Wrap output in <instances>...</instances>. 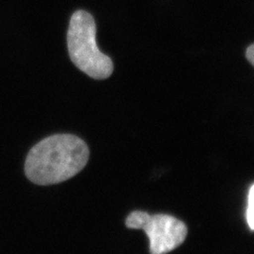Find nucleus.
Instances as JSON below:
<instances>
[{
	"label": "nucleus",
	"mask_w": 254,
	"mask_h": 254,
	"mask_svg": "<svg viewBox=\"0 0 254 254\" xmlns=\"http://www.w3.org/2000/svg\"><path fill=\"white\" fill-rule=\"evenodd\" d=\"M89 159L86 143L73 134H53L31 148L25 172L33 184H61L81 172Z\"/></svg>",
	"instance_id": "obj_1"
},
{
	"label": "nucleus",
	"mask_w": 254,
	"mask_h": 254,
	"mask_svg": "<svg viewBox=\"0 0 254 254\" xmlns=\"http://www.w3.org/2000/svg\"><path fill=\"white\" fill-rule=\"evenodd\" d=\"M97 27L92 16L86 11H76L70 19L67 45L74 65L94 79H105L114 72L110 58L102 53L95 42Z\"/></svg>",
	"instance_id": "obj_2"
},
{
	"label": "nucleus",
	"mask_w": 254,
	"mask_h": 254,
	"mask_svg": "<svg viewBox=\"0 0 254 254\" xmlns=\"http://www.w3.org/2000/svg\"><path fill=\"white\" fill-rule=\"evenodd\" d=\"M130 229H141L149 240L152 254H165L178 248L186 241L188 228L185 222L166 214L149 215L146 212L134 211L125 221Z\"/></svg>",
	"instance_id": "obj_3"
},
{
	"label": "nucleus",
	"mask_w": 254,
	"mask_h": 254,
	"mask_svg": "<svg viewBox=\"0 0 254 254\" xmlns=\"http://www.w3.org/2000/svg\"><path fill=\"white\" fill-rule=\"evenodd\" d=\"M246 217H247V222L252 231H254V185L249 190L248 195V206H247V213H246Z\"/></svg>",
	"instance_id": "obj_4"
},
{
	"label": "nucleus",
	"mask_w": 254,
	"mask_h": 254,
	"mask_svg": "<svg viewBox=\"0 0 254 254\" xmlns=\"http://www.w3.org/2000/svg\"><path fill=\"white\" fill-rule=\"evenodd\" d=\"M246 57H247V60L254 66V44L248 47L247 51H246Z\"/></svg>",
	"instance_id": "obj_5"
}]
</instances>
